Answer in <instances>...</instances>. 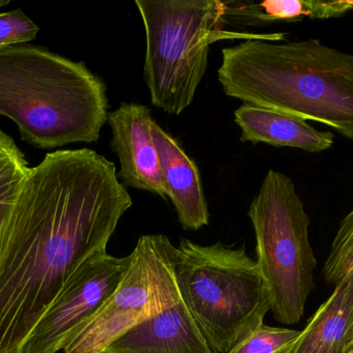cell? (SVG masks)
I'll return each mask as SVG.
<instances>
[{
  "label": "cell",
  "mask_w": 353,
  "mask_h": 353,
  "mask_svg": "<svg viewBox=\"0 0 353 353\" xmlns=\"http://www.w3.org/2000/svg\"><path fill=\"white\" fill-rule=\"evenodd\" d=\"M105 81L39 46L0 49V115L35 149L95 143L109 115Z\"/></svg>",
  "instance_id": "3957f363"
},
{
  "label": "cell",
  "mask_w": 353,
  "mask_h": 353,
  "mask_svg": "<svg viewBox=\"0 0 353 353\" xmlns=\"http://www.w3.org/2000/svg\"><path fill=\"white\" fill-rule=\"evenodd\" d=\"M263 33L222 49L218 80L246 105L331 126L353 141V54Z\"/></svg>",
  "instance_id": "7a4b0ae2"
},
{
  "label": "cell",
  "mask_w": 353,
  "mask_h": 353,
  "mask_svg": "<svg viewBox=\"0 0 353 353\" xmlns=\"http://www.w3.org/2000/svg\"><path fill=\"white\" fill-rule=\"evenodd\" d=\"M296 330L261 325L228 353H285L300 336Z\"/></svg>",
  "instance_id": "e0dca14e"
},
{
  "label": "cell",
  "mask_w": 353,
  "mask_h": 353,
  "mask_svg": "<svg viewBox=\"0 0 353 353\" xmlns=\"http://www.w3.org/2000/svg\"><path fill=\"white\" fill-rule=\"evenodd\" d=\"M103 353H215L199 331L178 286L163 310L116 340Z\"/></svg>",
  "instance_id": "30bf717a"
},
{
  "label": "cell",
  "mask_w": 353,
  "mask_h": 353,
  "mask_svg": "<svg viewBox=\"0 0 353 353\" xmlns=\"http://www.w3.org/2000/svg\"><path fill=\"white\" fill-rule=\"evenodd\" d=\"M353 348V273L336 285L285 353H350Z\"/></svg>",
  "instance_id": "4fadbf2b"
},
{
  "label": "cell",
  "mask_w": 353,
  "mask_h": 353,
  "mask_svg": "<svg viewBox=\"0 0 353 353\" xmlns=\"http://www.w3.org/2000/svg\"><path fill=\"white\" fill-rule=\"evenodd\" d=\"M150 108L141 104L121 103L110 112L111 149L120 162L118 178L128 188L146 191L169 199L159 151L151 135Z\"/></svg>",
  "instance_id": "9c48e42d"
},
{
  "label": "cell",
  "mask_w": 353,
  "mask_h": 353,
  "mask_svg": "<svg viewBox=\"0 0 353 353\" xmlns=\"http://www.w3.org/2000/svg\"><path fill=\"white\" fill-rule=\"evenodd\" d=\"M8 3H10V0H0V8L8 6Z\"/></svg>",
  "instance_id": "d6986e66"
},
{
  "label": "cell",
  "mask_w": 353,
  "mask_h": 353,
  "mask_svg": "<svg viewBox=\"0 0 353 353\" xmlns=\"http://www.w3.org/2000/svg\"><path fill=\"white\" fill-rule=\"evenodd\" d=\"M350 353H353V348H352V352H350Z\"/></svg>",
  "instance_id": "ffe728a7"
},
{
  "label": "cell",
  "mask_w": 353,
  "mask_h": 353,
  "mask_svg": "<svg viewBox=\"0 0 353 353\" xmlns=\"http://www.w3.org/2000/svg\"><path fill=\"white\" fill-rule=\"evenodd\" d=\"M172 258L181 298L214 352H230L263 325L269 292L244 248L182 240Z\"/></svg>",
  "instance_id": "277c9868"
},
{
  "label": "cell",
  "mask_w": 353,
  "mask_h": 353,
  "mask_svg": "<svg viewBox=\"0 0 353 353\" xmlns=\"http://www.w3.org/2000/svg\"><path fill=\"white\" fill-rule=\"evenodd\" d=\"M151 135L159 151L165 186L183 229L199 230L209 224L210 213L201 173L181 143L155 120Z\"/></svg>",
  "instance_id": "8fae6325"
},
{
  "label": "cell",
  "mask_w": 353,
  "mask_h": 353,
  "mask_svg": "<svg viewBox=\"0 0 353 353\" xmlns=\"http://www.w3.org/2000/svg\"><path fill=\"white\" fill-rule=\"evenodd\" d=\"M99 253L85 261L37 323L22 353L62 352L74 332L109 300L132 263Z\"/></svg>",
  "instance_id": "ba28073f"
},
{
  "label": "cell",
  "mask_w": 353,
  "mask_h": 353,
  "mask_svg": "<svg viewBox=\"0 0 353 353\" xmlns=\"http://www.w3.org/2000/svg\"><path fill=\"white\" fill-rule=\"evenodd\" d=\"M174 249L163 234L141 236L115 292L74 332L62 352L103 353L126 332L161 312L176 288Z\"/></svg>",
  "instance_id": "52a82bcc"
},
{
  "label": "cell",
  "mask_w": 353,
  "mask_h": 353,
  "mask_svg": "<svg viewBox=\"0 0 353 353\" xmlns=\"http://www.w3.org/2000/svg\"><path fill=\"white\" fill-rule=\"evenodd\" d=\"M132 199L116 166L89 149L29 168L0 233V353H22L74 271L107 245Z\"/></svg>",
  "instance_id": "6da1fadb"
},
{
  "label": "cell",
  "mask_w": 353,
  "mask_h": 353,
  "mask_svg": "<svg viewBox=\"0 0 353 353\" xmlns=\"http://www.w3.org/2000/svg\"><path fill=\"white\" fill-rule=\"evenodd\" d=\"M224 17L228 24L263 26L274 23L299 22L305 19L339 18L353 10L350 0H265L223 1Z\"/></svg>",
  "instance_id": "5bb4252c"
},
{
  "label": "cell",
  "mask_w": 353,
  "mask_h": 353,
  "mask_svg": "<svg viewBox=\"0 0 353 353\" xmlns=\"http://www.w3.org/2000/svg\"><path fill=\"white\" fill-rule=\"evenodd\" d=\"M248 217L254 228L256 263L267 285L270 311L283 325H296L315 288L317 259L309 240L310 216L292 178L269 170Z\"/></svg>",
  "instance_id": "8992f818"
},
{
  "label": "cell",
  "mask_w": 353,
  "mask_h": 353,
  "mask_svg": "<svg viewBox=\"0 0 353 353\" xmlns=\"http://www.w3.org/2000/svg\"><path fill=\"white\" fill-rule=\"evenodd\" d=\"M241 128V141L292 147L307 153H323L332 149L334 135L311 126L307 120L290 114L243 104L234 111Z\"/></svg>",
  "instance_id": "7c38bea8"
},
{
  "label": "cell",
  "mask_w": 353,
  "mask_h": 353,
  "mask_svg": "<svg viewBox=\"0 0 353 353\" xmlns=\"http://www.w3.org/2000/svg\"><path fill=\"white\" fill-rule=\"evenodd\" d=\"M353 273V209L344 217L323 269L327 283L337 285Z\"/></svg>",
  "instance_id": "2e32d148"
},
{
  "label": "cell",
  "mask_w": 353,
  "mask_h": 353,
  "mask_svg": "<svg viewBox=\"0 0 353 353\" xmlns=\"http://www.w3.org/2000/svg\"><path fill=\"white\" fill-rule=\"evenodd\" d=\"M146 32L144 78L155 107L179 115L192 104L212 44L263 33L225 30L223 1L136 0Z\"/></svg>",
  "instance_id": "5b68a950"
},
{
  "label": "cell",
  "mask_w": 353,
  "mask_h": 353,
  "mask_svg": "<svg viewBox=\"0 0 353 353\" xmlns=\"http://www.w3.org/2000/svg\"><path fill=\"white\" fill-rule=\"evenodd\" d=\"M39 31L21 8L0 12V49L33 41Z\"/></svg>",
  "instance_id": "ac0fdd59"
},
{
  "label": "cell",
  "mask_w": 353,
  "mask_h": 353,
  "mask_svg": "<svg viewBox=\"0 0 353 353\" xmlns=\"http://www.w3.org/2000/svg\"><path fill=\"white\" fill-rule=\"evenodd\" d=\"M28 171L24 153L14 139L0 128V233Z\"/></svg>",
  "instance_id": "9a60e30c"
}]
</instances>
